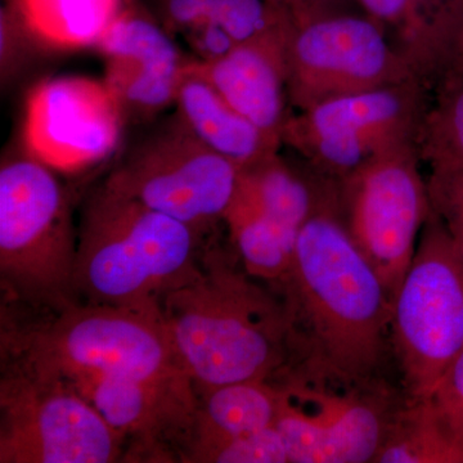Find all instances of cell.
<instances>
[{
  "label": "cell",
  "mask_w": 463,
  "mask_h": 463,
  "mask_svg": "<svg viewBox=\"0 0 463 463\" xmlns=\"http://www.w3.org/2000/svg\"><path fill=\"white\" fill-rule=\"evenodd\" d=\"M241 169L200 142L174 112L118 160L105 184L209 236L239 187Z\"/></svg>",
  "instance_id": "cell-7"
},
{
  "label": "cell",
  "mask_w": 463,
  "mask_h": 463,
  "mask_svg": "<svg viewBox=\"0 0 463 463\" xmlns=\"http://www.w3.org/2000/svg\"><path fill=\"white\" fill-rule=\"evenodd\" d=\"M288 97L298 111L322 100L386 87L417 75L373 17L323 14L291 24L283 42Z\"/></svg>",
  "instance_id": "cell-11"
},
{
  "label": "cell",
  "mask_w": 463,
  "mask_h": 463,
  "mask_svg": "<svg viewBox=\"0 0 463 463\" xmlns=\"http://www.w3.org/2000/svg\"><path fill=\"white\" fill-rule=\"evenodd\" d=\"M334 196V182L298 172L279 152L241 169L236 192L237 199L294 236Z\"/></svg>",
  "instance_id": "cell-19"
},
{
  "label": "cell",
  "mask_w": 463,
  "mask_h": 463,
  "mask_svg": "<svg viewBox=\"0 0 463 463\" xmlns=\"http://www.w3.org/2000/svg\"><path fill=\"white\" fill-rule=\"evenodd\" d=\"M174 38L181 36L201 62L242 44H274L283 50L292 21L269 0H149Z\"/></svg>",
  "instance_id": "cell-16"
},
{
  "label": "cell",
  "mask_w": 463,
  "mask_h": 463,
  "mask_svg": "<svg viewBox=\"0 0 463 463\" xmlns=\"http://www.w3.org/2000/svg\"><path fill=\"white\" fill-rule=\"evenodd\" d=\"M423 401L463 463V352Z\"/></svg>",
  "instance_id": "cell-28"
},
{
  "label": "cell",
  "mask_w": 463,
  "mask_h": 463,
  "mask_svg": "<svg viewBox=\"0 0 463 463\" xmlns=\"http://www.w3.org/2000/svg\"><path fill=\"white\" fill-rule=\"evenodd\" d=\"M286 395V389L273 380L240 381L201 392L196 422L181 461L192 450L273 428Z\"/></svg>",
  "instance_id": "cell-20"
},
{
  "label": "cell",
  "mask_w": 463,
  "mask_h": 463,
  "mask_svg": "<svg viewBox=\"0 0 463 463\" xmlns=\"http://www.w3.org/2000/svg\"><path fill=\"white\" fill-rule=\"evenodd\" d=\"M2 354L9 367L65 383L108 377L194 383L160 307L72 303L24 325L3 318Z\"/></svg>",
  "instance_id": "cell-3"
},
{
  "label": "cell",
  "mask_w": 463,
  "mask_h": 463,
  "mask_svg": "<svg viewBox=\"0 0 463 463\" xmlns=\"http://www.w3.org/2000/svg\"><path fill=\"white\" fill-rule=\"evenodd\" d=\"M125 124L105 80L60 76L43 80L27 96L24 146L54 172L78 173L118 151Z\"/></svg>",
  "instance_id": "cell-12"
},
{
  "label": "cell",
  "mask_w": 463,
  "mask_h": 463,
  "mask_svg": "<svg viewBox=\"0 0 463 463\" xmlns=\"http://www.w3.org/2000/svg\"><path fill=\"white\" fill-rule=\"evenodd\" d=\"M430 87L420 76L322 100L289 116L282 134L307 165L343 181L386 152L416 145Z\"/></svg>",
  "instance_id": "cell-8"
},
{
  "label": "cell",
  "mask_w": 463,
  "mask_h": 463,
  "mask_svg": "<svg viewBox=\"0 0 463 463\" xmlns=\"http://www.w3.org/2000/svg\"><path fill=\"white\" fill-rule=\"evenodd\" d=\"M318 405L309 413L286 395L277 429L289 463H364L376 461L395 414L403 405V390L392 385L346 390L307 389Z\"/></svg>",
  "instance_id": "cell-13"
},
{
  "label": "cell",
  "mask_w": 463,
  "mask_h": 463,
  "mask_svg": "<svg viewBox=\"0 0 463 463\" xmlns=\"http://www.w3.org/2000/svg\"><path fill=\"white\" fill-rule=\"evenodd\" d=\"M416 145L386 152L335 183V209L394 301L431 214Z\"/></svg>",
  "instance_id": "cell-9"
},
{
  "label": "cell",
  "mask_w": 463,
  "mask_h": 463,
  "mask_svg": "<svg viewBox=\"0 0 463 463\" xmlns=\"http://www.w3.org/2000/svg\"><path fill=\"white\" fill-rule=\"evenodd\" d=\"M377 463H462L425 401L405 399Z\"/></svg>",
  "instance_id": "cell-25"
},
{
  "label": "cell",
  "mask_w": 463,
  "mask_h": 463,
  "mask_svg": "<svg viewBox=\"0 0 463 463\" xmlns=\"http://www.w3.org/2000/svg\"><path fill=\"white\" fill-rule=\"evenodd\" d=\"M292 24L330 14L328 9L339 0H269Z\"/></svg>",
  "instance_id": "cell-29"
},
{
  "label": "cell",
  "mask_w": 463,
  "mask_h": 463,
  "mask_svg": "<svg viewBox=\"0 0 463 463\" xmlns=\"http://www.w3.org/2000/svg\"><path fill=\"white\" fill-rule=\"evenodd\" d=\"M392 341L410 401L430 397L463 352V267L432 212L392 301Z\"/></svg>",
  "instance_id": "cell-6"
},
{
  "label": "cell",
  "mask_w": 463,
  "mask_h": 463,
  "mask_svg": "<svg viewBox=\"0 0 463 463\" xmlns=\"http://www.w3.org/2000/svg\"><path fill=\"white\" fill-rule=\"evenodd\" d=\"M207 246L201 273L170 292L161 315L197 394L248 380H273L292 364L285 306Z\"/></svg>",
  "instance_id": "cell-2"
},
{
  "label": "cell",
  "mask_w": 463,
  "mask_h": 463,
  "mask_svg": "<svg viewBox=\"0 0 463 463\" xmlns=\"http://www.w3.org/2000/svg\"><path fill=\"white\" fill-rule=\"evenodd\" d=\"M416 148L430 170L463 172V74L431 85Z\"/></svg>",
  "instance_id": "cell-24"
},
{
  "label": "cell",
  "mask_w": 463,
  "mask_h": 463,
  "mask_svg": "<svg viewBox=\"0 0 463 463\" xmlns=\"http://www.w3.org/2000/svg\"><path fill=\"white\" fill-rule=\"evenodd\" d=\"M224 224L245 272L267 282L279 283L285 279L298 236L283 231L236 196L225 214Z\"/></svg>",
  "instance_id": "cell-23"
},
{
  "label": "cell",
  "mask_w": 463,
  "mask_h": 463,
  "mask_svg": "<svg viewBox=\"0 0 463 463\" xmlns=\"http://www.w3.org/2000/svg\"><path fill=\"white\" fill-rule=\"evenodd\" d=\"M463 74V21L459 29L457 30L455 38L450 43L449 48H448L446 56L441 61L440 66H439L437 75H435L434 80L438 81L439 79L446 78L449 75H462Z\"/></svg>",
  "instance_id": "cell-30"
},
{
  "label": "cell",
  "mask_w": 463,
  "mask_h": 463,
  "mask_svg": "<svg viewBox=\"0 0 463 463\" xmlns=\"http://www.w3.org/2000/svg\"><path fill=\"white\" fill-rule=\"evenodd\" d=\"M205 236L103 183L78 228L74 285L87 303L149 309L201 273Z\"/></svg>",
  "instance_id": "cell-4"
},
{
  "label": "cell",
  "mask_w": 463,
  "mask_h": 463,
  "mask_svg": "<svg viewBox=\"0 0 463 463\" xmlns=\"http://www.w3.org/2000/svg\"><path fill=\"white\" fill-rule=\"evenodd\" d=\"M56 173L27 154L0 167L2 288L9 301L43 312L78 303V230Z\"/></svg>",
  "instance_id": "cell-5"
},
{
  "label": "cell",
  "mask_w": 463,
  "mask_h": 463,
  "mask_svg": "<svg viewBox=\"0 0 463 463\" xmlns=\"http://www.w3.org/2000/svg\"><path fill=\"white\" fill-rule=\"evenodd\" d=\"M199 63L207 80L232 108L270 141L282 146L289 118L282 47L242 44L214 61Z\"/></svg>",
  "instance_id": "cell-17"
},
{
  "label": "cell",
  "mask_w": 463,
  "mask_h": 463,
  "mask_svg": "<svg viewBox=\"0 0 463 463\" xmlns=\"http://www.w3.org/2000/svg\"><path fill=\"white\" fill-rule=\"evenodd\" d=\"M428 188L432 214L446 228L463 267V172L430 170Z\"/></svg>",
  "instance_id": "cell-27"
},
{
  "label": "cell",
  "mask_w": 463,
  "mask_h": 463,
  "mask_svg": "<svg viewBox=\"0 0 463 463\" xmlns=\"http://www.w3.org/2000/svg\"><path fill=\"white\" fill-rule=\"evenodd\" d=\"M127 440L71 385L7 367L0 381V463L124 461Z\"/></svg>",
  "instance_id": "cell-10"
},
{
  "label": "cell",
  "mask_w": 463,
  "mask_h": 463,
  "mask_svg": "<svg viewBox=\"0 0 463 463\" xmlns=\"http://www.w3.org/2000/svg\"><path fill=\"white\" fill-rule=\"evenodd\" d=\"M128 440L130 458H179L194 431L200 398L194 383L79 377L69 381Z\"/></svg>",
  "instance_id": "cell-15"
},
{
  "label": "cell",
  "mask_w": 463,
  "mask_h": 463,
  "mask_svg": "<svg viewBox=\"0 0 463 463\" xmlns=\"http://www.w3.org/2000/svg\"><path fill=\"white\" fill-rule=\"evenodd\" d=\"M291 330L289 379L345 390L390 385L392 298L341 223L335 196L298 232L279 283Z\"/></svg>",
  "instance_id": "cell-1"
},
{
  "label": "cell",
  "mask_w": 463,
  "mask_h": 463,
  "mask_svg": "<svg viewBox=\"0 0 463 463\" xmlns=\"http://www.w3.org/2000/svg\"><path fill=\"white\" fill-rule=\"evenodd\" d=\"M174 109L200 142L240 169L281 147L232 108L203 74L196 58H190L183 70Z\"/></svg>",
  "instance_id": "cell-18"
},
{
  "label": "cell",
  "mask_w": 463,
  "mask_h": 463,
  "mask_svg": "<svg viewBox=\"0 0 463 463\" xmlns=\"http://www.w3.org/2000/svg\"><path fill=\"white\" fill-rule=\"evenodd\" d=\"M127 0H12L32 38L54 50L99 47Z\"/></svg>",
  "instance_id": "cell-22"
},
{
  "label": "cell",
  "mask_w": 463,
  "mask_h": 463,
  "mask_svg": "<svg viewBox=\"0 0 463 463\" xmlns=\"http://www.w3.org/2000/svg\"><path fill=\"white\" fill-rule=\"evenodd\" d=\"M97 50L105 58L103 80L127 123H152L174 108L190 58L183 56L175 38L157 18L127 3Z\"/></svg>",
  "instance_id": "cell-14"
},
{
  "label": "cell",
  "mask_w": 463,
  "mask_h": 463,
  "mask_svg": "<svg viewBox=\"0 0 463 463\" xmlns=\"http://www.w3.org/2000/svg\"><path fill=\"white\" fill-rule=\"evenodd\" d=\"M368 16L395 27L402 51L423 78L437 74L463 21V0H359Z\"/></svg>",
  "instance_id": "cell-21"
},
{
  "label": "cell",
  "mask_w": 463,
  "mask_h": 463,
  "mask_svg": "<svg viewBox=\"0 0 463 463\" xmlns=\"http://www.w3.org/2000/svg\"><path fill=\"white\" fill-rule=\"evenodd\" d=\"M191 463H289L288 449L277 426L213 446L192 450L182 458Z\"/></svg>",
  "instance_id": "cell-26"
}]
</instances>
